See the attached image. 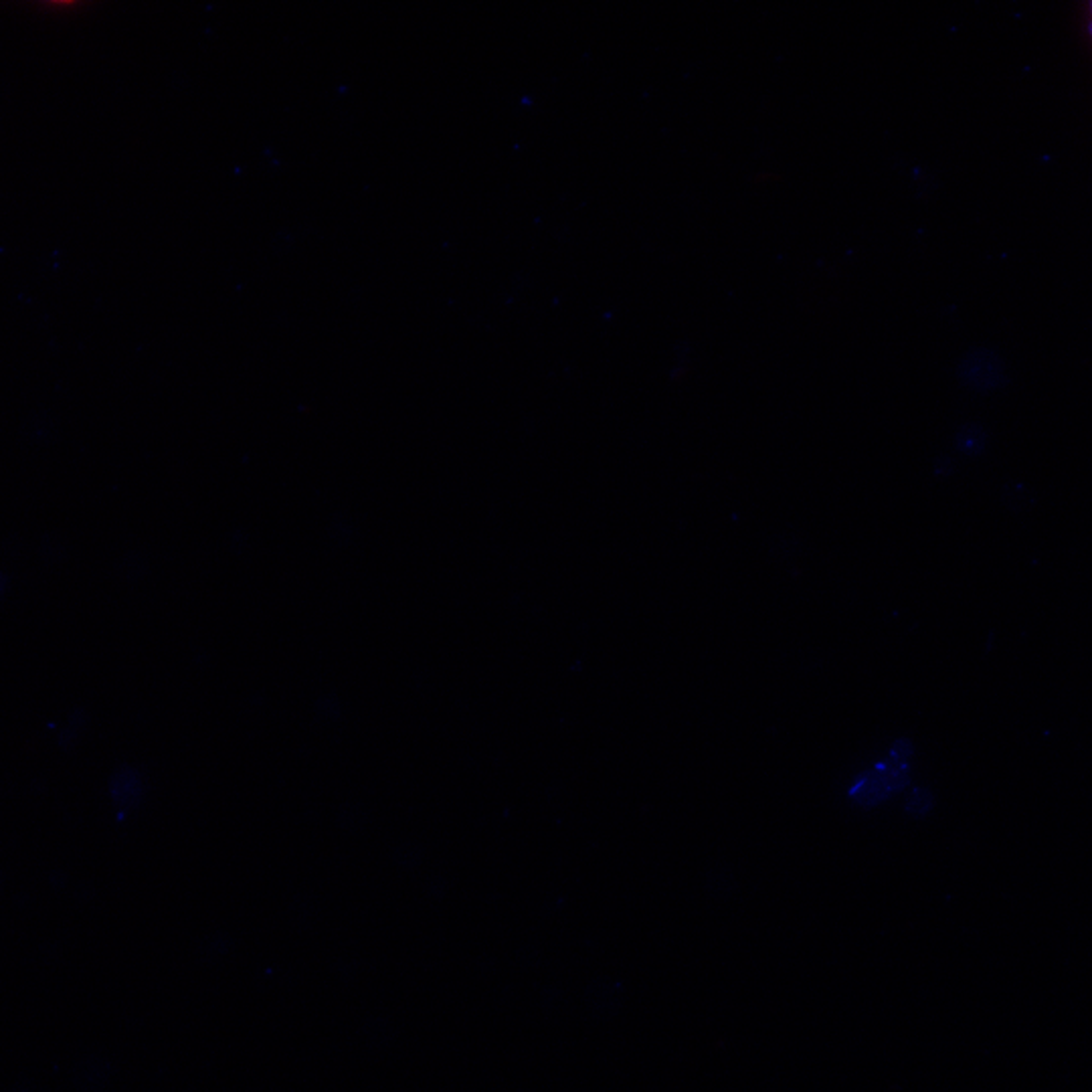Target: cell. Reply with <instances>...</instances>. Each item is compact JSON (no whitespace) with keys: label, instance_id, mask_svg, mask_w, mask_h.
Masks as SVG:
<instances>
[{"label":"cell","instance_id":"6da1fadb","mask_svg":"<svg viewBox=\"0 0 1092 1092\" xmlns=\"http://www.w3.org/2000/svg\"><path fill=\"white\" fill-rule=\"evenodd\" d=\"M912 742L909 739L896 741L890 747L888 759L882 760L876 767H872L868 773H864L860 779L854 783L852 797L860 805H876L886 797L894 795L904 789L910 781L909 760L912 757Z\"/></svg>","mask_w":1092,"mask_h":1092},{"label":"cell","instance_id":"7a4b0ae2","mask_svg":"<svg viewBox=\"0 0 1092 1092\" xmlns=\"http://www.w3.org/2000/svg\"><path fill=\"white\" fill-rule=\"evenodd\" d=\"M1001 502H1003V506L1011 510V512L1022 514V512H1027V510L1035 504V498L1024 484L1008 482L1001 490Z\"/></svg>","mask_w":1092,"mask_h":1092},{"label":"cell","instance_id":"3957f363","mask_svg":"<svg viewBox=\"0 0 1092 1092\" xmlns=\"http://www.w3.org/2000/svg\"><path fill=\"white\" fill-rule=\"evenodd\" d=\"M933 801H935L933 799V793H930L928 789H917L910 795L909 803H906V812H909L914 817L925 815L928 812V809L933 807Z\"/></svg>","mask_w":1092,"mask_h":1092},{"label":"cell","instance_id":"277c9868","mask_svg":"<svg viewBox=\"0 0 1092 1092\" xmlns=\"http://www.w3.org/2000/svg\"><path fill=\"white\" fill-rule=\"evenodd\" d=\"M983 445H985V441H983V437L979 435V433H971V435H965V437H961V439H959V448L963 451H967V453H979V451L983 449Z\"/></svg>","mask_w":1092,"mask_h":1092}]
</instances>
